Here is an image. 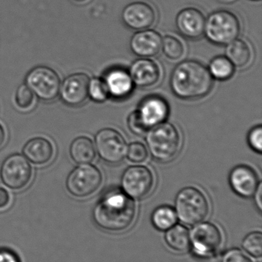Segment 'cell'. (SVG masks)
<instances>
[{"label":"cell","mask_w":262,"mask_h":262,"mask_svg":"<svg viewBox=\"0 0 262 262\" xmlns=\"http://www.w3.org/2000/svg\"><path fill=\"white\" fill-rule=\"evenodd\" d=\"M136 209L133 200L123 190H108L95 205L92 212L95 224L103 230L121 232L135 221Z\"/></svg>","instance_id":"1"},{"label":"cell","mask_w":262,"mask_h":262,"mask_svg":"<svg viewBox=\"0 0 262 262\" xmlns=\"http://www.w3.org/2000/svg\"><path fill=\"white\" fill-rule=\"evenodd\" d=\"M213 78L209 69L195 60H186L174 69L170 87L175 96L183 100H196L209 95Z\"/></svg>","instance_id":"2"},{"label":"cell","mask_w":262,"mask_h":262,"mask_svg":"<svg viewBox=\"0 0 262 262\" xmlns=\"http://www.w3.org/2000/svg\"><path fill=\"white\" fill-rule=\"evenodd\" d=\"M146 144L152 157L160 163H169L176 158L181 149L182 139L172 124L163 122L146 133Z\"/></svg>","instance_id":"3"},{"label":"cell","mask_w":262,"mask_h":262,"mask_svg":"<svg viewBox=\"0 0 262 262\" xmlns=\"http://www.w3.org/2000/svg\"><path fill=\"white\" fill-rule=\"evenodd\" d=\"M175 212L178 220L187 226L203 223L209 213V203L205 194L189 186L179 191L175 198Z\"/></svg>","instance_id":"4"},{"label":"cell","mask_w":262,"mask_h":262,"mask_svg":"<svg viewBox=\"0 0 262 262\" xmlns=\"http://www.w3.org/2000/svg\"><path fill=\"white\" fill-rule=\"evenodd\" d=\"M240 32L239 19L230 11H215L206 18L204 35L217 46H227L238 38Z\"/></svg>","instance_id":"5"},{"label":"cell","mask_w":262,"mask_h":262,"mask_svg":"<svg viewBox=\"0 0 262 262\" xmlns=\"http://www.w3.org/2000/svg\"><path fill=\"white\" fill-rule=\"evenodd\" d=\"M25 84L41 101L50 102L59 95L61 80L56 72L46 66H37L29 71Z\"/></svg>","instance_id":"6"},{"label":"cell","mask_w":262,"mask_h":262,"mask_svg":"<svg viewBox=\"0 0 262 262\" xmlns=\"http://www.w3.org/2000/svg\"><path fill=\"white\" fill-rule=\"evenodd\" d=\"M191 247L194 254L201 258L215 256L223 243V236L218 226L211 223L195 225L190 233Z\"/></svg>","instance_id":"7"},{"label":"cell","mask_w":262,"mask_h":262,"mask_svg":"<svg viewBox=\"0 0 262 262\" xmlns=\"http://www.w3.org/2000/svg\"><path fill=\"white\" fill-rule=\"evenodd\" d=\"M103 183V175L93 165L80 164L68 176L66 188L69 193L77 198H85L98 190Z\"/></svg>","instance_id":"8"},{"label":"cell","mask_w":262,"mask_h":262,"mask_svg":"<svg viewBox=\"0 0 262 262\" xmlns=\"http://www.w3.org/2000/svg\"><path fill=\"white\" fill-rule=\"evenodd\" d=\"M32 177V168L29 160L19 154L8 157L2 164L0 178L9 189L19 190L30 183Z\"/></svg>","instance_id":"9"},{"label":"cell","mask_w":262,"mask_h":262,"mask_svg":"<svg viewBox=\"0 0 262 262\" xmlns=\"http://www.w3.org/2000/svg\"><path fill=\"white\" fill-rule=\"evenodd\" d=\"M155 179L152 171L145 166H132L123 172L122 190L132 200H142L153 189Z\"/></svg>","instance_id":"10"},{"label":"cell","mask_w":262,"mask_h":262,"mask_svg":"<svg viewBox=\"0 0 262 262\" xmlns=\"http://www.w3.org/2000/svg\"><path fill=\"white\" fill-rule=\"evenodd\" d=\"M95 150L100 158L109 164H118L126 156L127 144L118 130L105 128L98 131L95 138Z\"/></svg>","instance_id":"11"},{"label":"cell","mask_w":262,"mask_h":262,"mask_svg":"<svg viewBox=\"0 0 262 262\" xmlns=\"http://www.w3.org/2000/svg\"><path fill=\"white\" fill-rule=\"evenodd\" d=\"M122 20L129 29L144 30L152 27L157 19L155 9L149 3L135 1L128 4L122 12Z\"/></svg>","instance_id":"12"},{"label":"cell","mask_w":262,"mask_h":262,"mask_svg":"<svg viewBox=\"0 0 262 262\" xmlns=\"http://www.w3.org/2000/svg\"><path fill=\"white\" fill-rule=\"evenodd\" d=\"M90 78L85 73H75L65 78L60 87L62 101L70 107H78L86 102L89 97Z\"/></svg>","instance_id":"13"},{"label":"cell","mask_w":262,"mask_h":262,"mask_svg":"<svg viewBox=\"0 0 262 262\" xmlns=\"http://www.w3.org/2000/svg\"><path fill=\"white\" fill-rule=\"evenodd\" d=\"M206 17L199 9L194 7L182 9L175 18L178 33L189 39H198L204 35Z\"/></svg>","instance_id":"14"},{"label":"cell","mask_w":262,"mask_h":262,"mask_svg":"<svg viewBox=\"0 0 262 262\" xmlns=\"http://www.w3.org/2000/svg\"><path fill=\"white\" fill-rule=\"evenodd\" d=\"M137 113L149 130L166 121L169 114V104L161 96L150 95L141 101Z\"/></svg>","instance_id":"15"},{"label":"cell","mask_w":262,"mask_h":262,"mask_svg":"<svg viewBox=\"0 0 262 262\" xmlns=\"http://www.w3.org/2000/svg\"><path fill=\"white\" fill-rule=\"evenodd\" d=\"M163 38L156 31L144 29L135 32L130 39L131 50L140 58H151L159 53Z\"/></svg>","instance_id":"16"},{"label":"cell","mask_w":262,"mask_h":262,"mask_svg":"<svg viewBox=\"0 0 262 262\" xmlns=\"http://www.w3.org/2000/svg\"><path fill=\"white\" fill-rule=\"evenodd\" d=\"M229 183L235 193L243 198H250L255 194L260 182L252 168L240 165L232 169Z\"/></svg>","instance_id":"17"},{"label":"cell","mask_w":262,"mask_h":262,"mask_svg":"<svg viewBox=\"0 0 262 262\" xmlns=\"http://www.w3.org/2000/svg\"><path fill=\"white\" fill-rule=\"evenodd\" d=\"M134 85L146 89L159 81L161 71L158 64L149 58H139L132 63L129 72Z\"/></svg>","instance_id":"18"},{"label":"cell","mask_w":262,"mask_h":262,"mask_svg":"<svg viewBox=\"0 0 262 262\" xmlns=\"http://www.w3.org/2000/svg\"><path fill=\"white\" fill-rule=\"evenodd\" d=\"M104 81L109 96L115 99H125L132 94L133 81L129 72L122 68H114L106 72Z\"/></svg>","instance_id":"19"},{"label":"cell","mask_w":262,"mask_h":262,"mask_svg":"<svg viewBox=\"0 0 262 262\" xmlns=\"http://www.w3.org/2000/svg\"><path fill=\"white\" fill-rule=\"evenodd\" d=\"M23 156L35 165H44L52 160L54 148L52 143L44 137H34L23 149Z\"/></svg>","instance_id":"20"},{"label":"cell","mask_w":262,"mask_h":262,"mask_svg":"<svg viewBox=\"0 0 262 262\" xmlns=\"http://www.w3.org/2000/svg\"><path fill=\"white\" fill-rule=\"evenodd\" d=\"M69 154L71 158L77 164H88L95 160L96 150L90 138L81 136L71 143Z\"/></svg>","instance_id":"21"},{"label":"cell","mask_w":262,"mask_h":262,"mask_svg":"<svg viewBox=\"0 0 262 262\" xmlns=\"http://www.w3.org/2000/svg\"><path fill=\"white\" fill-rule=\"evenodd\" d=\"M226 57L235 67L246 68L252 59V50L250 46L243 39L234 40L227 45Z\"/></svg>","instance_id":"22"},{"label":"cell","mask_w":262,"mask_h":262,"mask_svg":"<svg viewBox=\"0 0 262 262\" xmlns=\"http://www.w3.org/2000/svg\"><path fill=\"white\" fill-rule=\"evenodd\" d=\"M166 244L174 252L184 253L191 248L190 234L185 226L176 225L166 231Z\"/></svg>","instance_id":"23"},{"label":"cell","mask_w":262,"mask_h":262,"mask_svg":"<svg viewBox=\"0 0 262 262\" xmlns=\"http://www.w3.org/2000/svg\"><path fill=\"white\" fill-rule=\"evenodd\" d=\"M176 212L169 206H161L154 210L152 215V223L154 227L159 231H167L177 223Z\"/></svg>","instance_id":"24"},{"label":"cell","mask_w":262,"mask_h":262,"mask_svg":"<svg viewBox=\"0 0 262 262\" xmlns=\"http://www.w3.org/2000/svg\"><path fill=\"white\" fill-rule=\"evenodd\" d=\"M209 71L212 78L219 81H226L232 78L235 72V66L226 56H218L212 60Z\"/></svg>","instance_id":"25"},{"label":"cell","mask_w":262,"mask_h":262,"mask_svg":"<svg viewBox=\"0 0 262 262\" xmlns=\"http://www.w3.org/2000/svg\"><path fill=\"white\" fill-rule=\"evenodd\" d=\"M162 49L169 59L176 61L184 55L185 49L183 42L176 37L166 35L163 39Z\"/></svg>","instance_id":"26"},{"label":"cell","mask_w":262,"mask_h":262,"mask_svg":"<svg viewBox=\"0 0 262 262\" xmlns=\"http://www.w3.org/2000/svg\"><path fill=\"white\" fill-rule=\"evenodd\" d=\"M243 249L246 253L255 258H260L262 255V235L260 232L248 234L241 243Z\"/></svg>","instance_id":"27"},{"label":"cell","mask_w":262,"mask_h":262,"mask_svg":"<svg viewBox=\"0 0 262 262\" xmlns=\"http://www.w3.org/2000/svg\"><path fill=\"white\" fill-rule=\"evenodd\" d=\"M89 96L95 102H104L109 97V92L104 80L95 78L90 80L89 85Z\"/></svg>","instance_id":"28"},{"label":"cell","mask_w":262,"mask_h":262,"mask_svg":"<svg viewBox=\"0 0 262 262\" xmlns=\"http://www.w3.org/2000/svg\"><path fill=\"white\" fill-rule=\"evenodd\" d=\"M126 157L132 163H143L148 158L147 148L140 142H133L127 146Z\"/></svg>","instance_id":"29"},{"label":"cell","mask_w":262,"mask_h":262,"mask_svg":"<svg viewBox=\"0 0 262 262\" xmlns=\"http://www.w3.org/2000/svg\"><path fill=\"white\" fill-rule=\"evenodd\" d=\"M15 101L19 108H29L33 104L34 94L26 84H21L15 92Z\"/></svg>","instance_id":"30"},{"label":"cell","mask_w":262,"mask_h":262,"mask_svg":"<svg viewBox=\"0 0 262 262\" xmlns=\"http://www.w3.org/2000/svg\"><path fill=\"white\" fill-rule=\"evenodd\" d=\"M128 127L132 134L135 135H144L149 130V129L144 125L143 121L138 117L137 111L132 112L128 118Z\"/></svg>","instance_id":"31"},{"label":"cell","mask_w":262,"mask_h":262,"mask_svg":"<svg viewBox=\"0 0 262 262\" xmlns=\"http://www.w3.org/2000/svg\"><path fill=\"white\" fill-rule=\"evenodd\" d=\"M248 141H249V146L252 149H254L255 152L261 154L262 151V127L261 125L254 127L249 132Z\"/></svg>","instance_id":"32"},{"label":"cell","mask_w":262,"mask_h":262,"mask_svg":"<svg viewBox=\"0 0 262 262\" xmlns=\"http://www.w3.org/2000/svg\"><path fill=\"white\" fill-rule=\"evenodd\" d=\"M221 262H253L244 252L239 249H232L223 255Z\"/></svg>","instance_id":"33"},{"label":"cell","mask_w":262,"mask_h":262,"mask_svg":"<svg viewBox=\"0 0 262 262\" xmlns=\"http://www.w3.org/2000/svg\"><path fill=\"white\" fill-rule=\"evenodd\" d=\"M0 262H21L18 257L9 249H0Z\"/></svg>","instance_id":"34"},{"label":"cell","mask_w":262,"mask_h":262,"mask_svg":"<svg viewBox=\"0 0 262 262\" xmlns=\"http://www.w3.org/2000/svg\"><path fill=\"white\" fill-rule=\"evenodd\" d=\"M10 195L4 188L0 187V209H4L9 204Z\"/></svg>","instance_id":"35"},{"label":"cell","mask_w":262,"mask_h":262,"mask_svg":"<svg viewBox=\"0 0 262 262\" xmlns=\"http://www.w3.org/2000/svg\"><path fill=\"white\" fill-rule=\"evenodd\" d=\"M261 183L260 182L258 184V188H257L256 191H255V201L256 203L257 206H258V209L261 211L262 209V189H261Z\"/></svg>","instance_id":"36"},{"label":"cell","mask_w":262,"mask_h":262,"mask_svg":"<svg viewBox=\"0 0 262 262\" xmlns=\"http://www.w3.org/2000/svg\"><path fill=\"white\" fill-rule=\"evenodd\" d=\"M6 131L4 127L0 124V147L4 144L5 140H6Z\"/></svg>","instance_id":"37"},{"label":"cell","mask_w":262,"mask_h":262,"mask_svg":"<svg viewBox=\"0 0 262 262\" xmlns=\"http://www.w3.org/2000/svg\"><path fill=\"white\" fill-rule=\"evenodd\" d=\"M73 1L78 3H85V2L88 1V0H73Z\"/></svg>","instance_id":"38"},{"label":"cell","mask_w":262,"mask_h":262,"mask_svg":"<svg viewBox=\"0 0 262 262\" xmlns=\"http://www.w3.org/2000/svg\"><path fill=\"white\" fill-rule=\"evenodd\" d=\"M253 1H258V0H253Z\"/></svg>","instance_id":"39"}]
</instances>
